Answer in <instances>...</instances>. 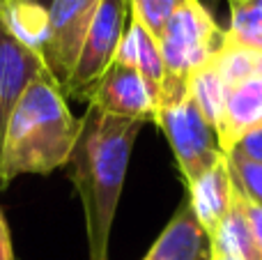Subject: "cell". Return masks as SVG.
<instances>
[{
    "mask_svg": "<svg viewBox=\"0 0 262 260\" xmlns=\"http://www.w3.org/2000/svg\"><path fill=\"white\" fill-rule=\"evenodd\" d=\"M143 124L88 106L69 157V178L85 214L90 260H108V240L122 196L134 143Z\"/></svg>",
    "mask_w": 262,
    "mask_h": 260,
    "instance_id": "1",
    "label": "cell"
},
{
    "mask_svg": "<svg viewBox=\"0 0 262 260\" xmlns=\"http://www.w3.org/2000/svg\"><path fill=\"white\" fill-rule=\"evenodd\" d=\"M81 134L60 83L41 72L14 106L0 143V189L18 175H49L67 166Z\"/></svg>",
    "mask_w": 262,
    "mask_h": 260,
    "instance_id": "2",
    "label": "cell"
},
{
    "mask_svg": "<svg viewBox=\"0 0 262 260\" xmlns=\"http://www.w3.org/2000/svg\"><path fill=\"white\" fill-rule=\"evenodd\" d=\"M223 39L226 30L214 21L212 14L198 0H186L170 16L159 39L166 64V78L159 88V97L189 90V78L214 58Z\"/></svg>",
    "mask_w": 262,
    "mask_h": 260,
    "instance_id": "3",
    "label": "cell"
},
{
    "mask_svg": "<svg viewBox=\"0 0 262 260\" xmlns=\"http://www.w3.org/2000/svg\"><path fill=\"white\" fill-rule=\"evenodd\" d=\"M157 124L170 143L186 187H191L200 175L207 173L216 161L226 157L219 145L216 129L203 115L189 90L180 95L159 97Z\"/></svg>",
    "mask_w": 262,
    "mask_h": 260,
    "instance_id": "4",
    "label": "cell"
},
{
    "mask_svg": "<svg viewBox=\"0 0 262 260\" xmlns=\"http://www.w3.org/2000/svg\"><path fill=\"white\" fill-rule=\"evenodd\" d=\"M129 26V0H99L92 26L74 64L69 81L62 85L64 97L88 99L104 72L118 58L124 30Z\"/></svg>",
    "mask_w": 262,
    "mask_h": 260,
    "instance_id": "5",
    "label": "cell"
},
{
    "mask_svg": "<svg viewBox=\"0 0 262 260\" xmlns=\"http://www.w3.org/2000/svg\"><path fill=\"white\" fill-rule=\"evenodd\" d=\"M97 7L99 0H53L49 5V28L39 55L60 88L72 76Z\"/></svg>",
    "mask_w": 262,
    "mask_h": 260,
    "instance_id": "6",
    "label": "cell"
},
{
    "mask_svg": "<svg viewBox=\"0 0 262 260\" xmlns=\"http://www.w3.org/2000/svg\"><path fill=\"white\" fill-rule=\"evenodd\" d=\"M88 106L115 118L157 122V92L131 64L115 58L88 95Z\"/></svg>",
    "mask_w": 262,
    "mask_h": 260,
    "instance_id": "7",
    "label": "cell"
},
{
    "mask_svg": "<svg viewBox=\"0 0 262 260\" xmlns=\"http://www.w3.org/2000/svg\"><path fill=\"white\" fill-rule=\"evenodd\" d=\"M41 72H46V67L39 51L23 44L0 21V143L14 106Z\"/></svg>",
    "mask_w": 262,
    "mask_h": 260,
    "instance_id": "8",
    "label": "cell"
},
{
    "mask_svg": "<svg viewBox=\"0 0 262 260\" xmlns=\"http://www.w3.org/2000/svg\"><path fill=\"white\" fill-rule=\"evenodd\" d=\"M212 237L205 233L191 210L189 198L182 201L163 233L154 240L152 249L143 260H209Z\"/></svg>",
    "mask_w": 262,
    "mask_h": 260,
    "instance_id": "9",
    "label": "cell"
},
{
    "mask_svg": "<svg viewBox=\"0 0 262 260\" xmlns=\"http://www.w3.org/2000/svg\"><path fill=\"white\" fill-rule=\"evenodd\" d=\"M262 127V78L251 76L228 88L216 134L223 152H230L242 136Z\"/></svg>",
    "mask_w": 262,
    "mask_h": 260,
    "instance_id": "10",
    "label": "cell"
},
{
    "mask_svg": "<svg viewBox=\"0 0 262 260\" xmlns=\"http://www.w3.org/2000/svg\"><path fill=\"white\" fill-rule=\"evenodd\" d=\"M186 191H189L186 198L191 203L195 219L200 221L205 233L212 237L235 201V184H232L230 166H228L226 157L216 161L207 173L200 175L191 187H186Z\"/></svg>",
    "mask_w": 262,
    "mask_h": 260,
    "instance_id": "11",
    "label": "cell"
},
{
    "mask_svg": "<svg viewBox=\"0 0 262 260\" xmlns=\"http://www.w3.org/2000/svg\"><path fill=\"white\" fill-rule=\"evenodd\" d=\"M118 60L131 64L149 83V88L159 97V88H161L163 78H166V64H163L161 46L134 18H129V26L124 30L122 44H120V51H118Z\"/></svg>",
    "mask_w": 262,
    "mask_h": 260,
    "instance_id": "12",
    "label": "cell"
},
{
    "mask_svg": "<svg viewBox=\"0 0 262 260\" xmlns=\"http://www.w3.org/2000/svg\"><path fill=\"white\" fill-rule=\"evenodd\" d=\"M212 253L223 256L228 260H262V251L253 240L249 228V221L239 205V198L235 191V201L228 214L221 219L219 228L212 235Z\"/></svg>",
    "mask_w": 262,
    "mask_h": 260,
    "instance_id": "13",
    "label": "cell"
},
{
    "mask_svg": "<svg viewBox=\"0 0 262 260\" xmlns=\"http://www.w3.org/2000/svg\"><path fill=\"white\" fill-rule=\"evenodd\" d=\"M0 21L23 44L39 51L49 28V9L30 0H0Z\"/></svg>",
    "mask_w": 262,
    "mask_h": 260,
    "instance_id": "14",
    "label": "cell"
},
{
    "mask_svg": "<svg viewBox=\"0 0 262 260\" xmlns=\"http://www.w3.org/2000/svg\"><path fill=\"white\" fill-rule=\"evenodd\" d=\"M258 58H260V51H253L249 46L239 44V41L230 39L226 32V39H223V44L214 53V58L209 60V64L216 69L221 81L230 88V85L246 81V78L255 76Z\"/></svg>",
    "mask_w": 262,
    "mask_h": 260,
    "instance_id": "15",
    "label": "cell"
},
{
    "mask_svg": "<svg viewBox=\"0 0 262 260\" xmlns=\"http://www.w3.org/2000/svg\"><path fill=\"white\" fill-rule=\"evenodd\" d=\"M189 92L195 104L200 106L203 115L214 124V129H216L219 118H221V113H223V104H226L228 85L221 81V76H219L216 69L209 62L189 78Z\"/></svg>",
    "mask_w": 262,
    "mask_h": 260,
    "instance_id": "16",
    "label": "cell"
},
{
    "mask_svg": "<svg viewBox=\"0 0 262 260\" xmlns=\"http://www.w3.org/2000/svg\"><path fill=\"white\" fill-rule=\"evenodd\" d=\"M226 32L230 39L262 53V9L251 0L230 7V26Z\"/></svg>",
    "mask_w": 262,
    "mask_h": 260,
    "instance_id": "17",
    "label": "cell"
},
{
    "mask_svg": "<svg viewBox=\"0 0 262 260\" xmlns=\"http://www.w3.org/2000/svg\"><path fill=\"white\" fill-rule=\"evenodd\" d=\"M186 0H129V18L138 21L154 39H161L170 16Z\"/></svg>",
    "mask_w": 262,
    "mask_h": 260,
    "instance_id": "18",
    "label": "cell"
},
{
    "mask_svg": "<svg viewBox=\"0 0 262 260\" xmlns=\"http://www.w3.org/2000/svg\"><path fill=\"white\" fill-rule=\"evenodd\" d=\"M226 159L228 166H230L235 189L249 201L262 205V164L246 159V157H239L235 152H228Z\"/></svg>",
    "mask_w": 262,
    "mask_h": 260,
    "instance_id": "19",
    "label": "cell"
},
{
    "mask_svg": "<svg viewBox=\"0 0 262 260\" xmlns=\"http://www.w3.org/2000/svg\"><path fill=\"white\" fill-rule=\"evenodd\" d=\"M230 152H235V155H239V157H246V159L262 164V127L249 132L246 136H242L239 141H237V145L232 147ZM226 155H228V152H226Z\"/></svg>",
    "mask_w": 262,
    "mask_h": 260,
    "instance_id": "20",
    "label": "cell"
},
{
    "mask_svg": "<svg viewBox=\"0 0 262 260\" xmlns=\"http://www.w3.org/2000/svg\"><path fill=\"white\" fill-rule=\"evenodd\" d=\"M237 198H239V205H242V210H244L246 221H249V228H251V233H253L255 244H258V249L262 251V205L249 201V198L242 196L239 191H237Z\"/></svg>",
    "mask_w": 262,
    "mask_h": 260,
    "instance_id": "21",
    "label": "cell"
},
{
    "mask_svg": "<svg viewBox=\"0 0 262 260\" xmlns=\"http://www.w3.org/2000/svg\"><path fill=\"white\" fill-rule=\"evenodd\" d=\"M0 260H16L12 249V237H9V228L7 221H5V214L0 210Z\"/></svg>",
    "mask_w": 262,
    "mask_h": 260,
    "instance_id": "22",
    "label": "cell"
},
{
    "mask_svg": "<svg viewBox=\"0 0 262 260\" xmlns=\"http://www.w3.org/2000/svg\"><path fill=\"white\" fill-rule=\"evenodd\" d=\"M198 3H200V5H203V7H205V9H207V12H209V14H212V12H214V9H216L219 0H198Z\"/></svg>",
    "mask_w": 262,
    "mask_h": 260,
    "instance_id": "23",
    "label": "cell"
},
{
    "mask_svg": "<svg viewBox=\"0 0 262 260\" xmlns=\"http://www.w3.org/2000/svg\"><path fill=\"white\" fill-rule=\"evenodd\" d=\"M30 3H35V5H41V7H46V9H49V5L53 3V0H30Z\"/></svg>",
    "mask_w": 262,
    "mask_h": 260,
    "instance_id": "24",
    "label": "cell"
},
{
    "mask_svg": "<svg viewBox=\"0 0 262 260\" xmlns=\"http://www.w3.org/2000/svg\"><path fill=\"white\" fill-rule=\"evenodd\" d=\"M242 3H246V0H228V5H230V7H235V5H242Z\"/></svg>",
    "mask_w": 262,
    "mask_h": 260,
    "instance_id": "25",
    "label": "cell"
},
{
    "mask_svg": "<svg viewBox=\"0 0 262 260\" xmlns=\"http://www.w3.org/2000/svg\"><path fill=\"white\" fill-rule=\"evenodd\" d=\"M209 260H228V258H223V256H216V253H212V258Z\"/></svg>",
    "mask_w": 262,
    "mask_h": 260,
    "instance_id": "26",
    "label": "cell"
},
{
    "mask_svg": "<svg viewBox=\"0 0 262 260\" xmlns=\"http://www.w3.org/2000/svg\"><path fill=\"white\" fill-rule=\"evenodd\" d=\"M251 3H253V5H258V7L262 9V0H251Z\"/></svg>",
    "mask_w": 262,
    "mask_h": 260,
    "instance_id": "27",
    "label": "cell"
}]
</instances>
